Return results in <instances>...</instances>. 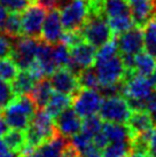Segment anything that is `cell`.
I'll return each instance as SVG.
<instances>
[{
	"mask_svg": "<svg viewBox=\"0 0 156 157\" xmlns=\"http://www.w3.org/2000/svg\"><path fill=\"white\" fill-rule=\"evenodd\" d=\"M47 15V9L33 0L21 15L22 33L25 37L39 38L41 35V29Z\"/></svg>",
	"mask_w": 156,
	"mask_h": 157,
	"instance_id": "ba28073f",
	"label": "cell"
},
{
	"mask_svg": "<svg viewBox=\"0 0 156 157\" xmlns=\"http://www.w3.org/2000/svg\"><path fill=\"white\" fill-rule=\"evenodd\" d=\"M103 14H90L86 23L82 28V35L85 41L94 47H101L111 40L113 32Z\"/></svg>",
	"mask_w": 156,
	"mask_h": 157,
	"instance_id": "3957f363",
	"label": "cell"
},
{
	"mask_svg": "<svg viewBox=\"0 0 156 157\" xmlns=\"http://www.w3.org/2000/svg\"><path fill=\"white\" fill-rule=\"evenodd\" d=\"M20 72L18 67L10 56L0 59V79L12 83Z\"/></svg>",
	"mask_w": 156,
	"mask_h": 157,
	"instance_id": "1f68e13d",
	"label": "cell"
},
{
	"mask_svg": "<svg viewBox=\"0 0 156 157\" xmlns=\"http://www.w3.org/2000/svg\"><path fill=\"white\" fill-rule=\"evenodd\" d=\"M116 44L121 55H135L145 48L143 30L135 25L132 29L117 36Z\"/></svg>",
	"mask_w": 156,
	"mask_h": 157,
	"instance_id": "7c38bea8",
	"label": "cell"
},
{
	"mask_svg": "<svg viewBox=\"0 0 156 157\" xmlns=\"http://www.w3.org/2000/svg\"><path fill=\"white\" fill-rule=\"evenodd\" d=\"M102 126H103V123L101 117L98 115H93L83 119L82 131L90 134L91 136H94L102 131Z\"/></svg>",
	"mask_w": 156,
	"mask_h": 157,
	"instance_id": "e575fe53",
	"label": "cell"
},
{
	"mask_svg": "<svg viewBox=\"0 0 156 157\" xmlns=\"http://www.w3.org/2000/svg\"><path fill=\"white\" fill-rule=\"evenodd\" d=\"M63 29L64 28L61 21V14L59 9H49L44 21L40 39L51 45L57 44L60 43L61 37L63 35Z\"/></svg>",
	"mask_w": 156,
	"mask_h": 157,
	"instance_id": "5bb4252c",
	"label": "cell"
},
{
	"mask_svg": "<svg viewBox=\"0 0 156 157\" xmlns=\"http://www.w3.org/2000/svg\"><path fill=\"white\" fill-rule=\"evenodd\" d=\"M132 153L131 140L119 141V142H109V144L102 150V157H130Z\"/></svg>",
	"mask_w": 156,
	"mask_h": 157,
	"instance_id": "4316f807",
	"label": "cell"
},
{
	"mask_svg": "<svg viewBox=\"0 0 156 157\" xmlns=\"http://www.w3.org/2000/svg\"><path fill=\"white\" fill-rule=\"evenodd\" d=\"M83 157H102L101 156V153H100V150L99 149H92L91 151H88L87 154H85Z\"/></svg>",
	"mask_w": 156,
	"mask_h": 157,
	"instance_id": "f6af8a7d",
	"label": "cell"
},
{
	"mask_svg": "<svg viewBox=\"0 0 156 157\" xmlns=\"http://www.w3.org/2000/svg\"><path fill=\"white\" fill-rule=\"evenodd\" d=\"M57 134L54 118L49 116L45 109H39L31 118L30 125L25 130L26 144L36 150Z\"/></svg>",
	"mask_w": 156,
	"mask_h": 157,
	"instance_id": "7a4b0ae2",
	"label": "cell"
},
{
	"mask_svg": "<svg viewBox=\"0 0 156 157\" xmlns=\"http://www.w3.org/2000/svg\"><path fill=\"white\" fill-rule=\"evenodd\" d=\"M13 48V43L9 40V37L0 31V59L10 55Z\"/></svg>",
	"mask_w": 156,
	"mask_h": 157,
	"instance_id": "f35d334b",
	"label": "cell"
},
{
	"mask_svg": "<svg viewBox=\"0 0 156 157\" xmlns=\"http://www.w3.org/2000/svg\"><path fill=\"white\" fill-rule=\"evenodd\" d=\"M148 151L152 157H156V128H153L150 131V134H149Z\"/></svg>",
	"mask_w": 156,
	"mask_h": 157,
	"instance_id": "60d3db41",
	"label": "cell"
},
{
	"mask_svg": "<svg viewBox=\"0 0 156 157\" xmlns=\"http://www.w3.org/2000/svg\"><path fill=\"white\" fill-rule=\"evenodd\" d=\"M52 56L57 69L68 68L70 61H71L70 47L63 43H61V41L57 43L52 47Z\"/></svg>",
	"mask_w": 156,
	"mask_h": 157,
	"instance_id": "f546056e",
	"label": "cell"
},
{
	"mask_svg": "<svg viewBox=\"0 0 156 157\" xmlns=\"http://www.w3.org/2000/svg\"><path fill=\"white\" fill-rule=\"evenodd\" d=\"M2 139H4V142L7 146V148L14 151V153H18V155L26 146L25 131L9 128V131L2 136Z\"/></svg>",
	"mask_w": 156,
	"mask_h": 157,
	"instance_id": "484cf974",
	"label": "cell"
},
{
	"mask_svg": "<svg viewBox=\"0 0 156 157\" xmlns=\"http://www.w3.org/2000/svg\"><path fill=\"white\" fill-rule=\"evenodd\" d=\"M90 13L88 0H70L60 12L63 28L67 31H80Z\"/></svg>",
	"mask_w": 156,
	"mask_h": 157,
	"instance_id": "277c9868",
	"label": "cell"
},
{
	"mask_svg": "<svg viewBox=\"0 0 156 157\" xmlns=\"http://www.w3.org/2000/svg\"><path fill=\"white\" fill-rule=\"evenodd\" d=\"M57 133L65 138H72L82 131L83 118L75 111L74 108H67L54 118Z\"/></svg>",
	"mask_w": 156,
	"mask_h": 157,
	"instance_id": "9a60e30c",
	"label": "cell"
},
{
	"mask_svg": "<svg viewBox=\"0 0 156 157\" xmlns=\"http://www.w3.org/2000/svg\"><path fill=\"white\" fill-rule=\"evenodd\" d=\"M103 96L98 90L83 88L72 96V108L84 119L99 113Z\"/></svg>",
	"mask_w": 156,
	"mask_h": 157,
	"instance_id": "9c48e42d",
	"label": "cell"
},
{
	"mask_svg": "<svg viewBox=\"0 0 156 157\" xmlns=\"http://www.w3.org/2000/svg\"><path fill=\"white\" fill-rule=\"evenodd\" d=\"M78 84L80 88H86V90H99L101 84H100L99 77L96 74V68H87L82 70L77 75Z\"/></svg>",
	"mask_w": 156,
	"mask_h": 157,
	"instance_id": "f1b7e54d",
	"label": "cell"
},
{
	"mask_svg": "<svg viewBox=\"0 0 156 157\" xmlns=\"http://www.w3.org/2000/svg\"><path fill=\"white\" fill-rule=\"evenodd\" d=\"M129 4L135 25L142 28L154 16L155 13L154 0H129Z\"/></svg>",
	"mask_w": 156,
	"mask_h": 157,
	"instance_id": "2e32d148",
	"label": "cell"
},
{
	"mask_svg": "<svg viewBox=\"0 0 156 157\" xmlns=\"http://www.w3.org/2000/svg\"><path fill=\"white\" fill-rule=\"evenodd\" d=\"M38 4H40L44 8H46L47 10L53 8H57V5L60 0H36Z\"/></svg>",
	"mask_w": 156,
	"mask_h": 157,
	"instance_id": "b9f144b4",
	"label": "cell"
},
{
	"mask_svg": "<svg viewBox=\"0 0 156 157\" xmlns=\"http://www.w3.org/2000/svg\"><path fill=\"white\" fill-rule=\"evenodd\" d=\"M102 132L107 136L109 142H119V141H129L131 140V133L127 125L119 123H103Z\"/></svg>",
	"mask_w": 156,
	"mask_h": 157,
	"instance_id": "cb8c5ba5",
	"label": "cell"
},
{
	"mask_svg": "<svg viewBox=\"0 0 156 157\" xmlns=\"http://www.w3.org/2000/svg\"><path fill=\"white\" fill-rule=\"evenodd\" d=\"M150 115V118H152V123H153V127L156 128V109H154L153 111L149 113Z\"/></svg>",
	"mask_w": 156,
	"mask_h": 157,
	"instance_id": "7dc6e473",
	"label": "cell"
},
{
	"mask_svg": "<svg viewBox=\"0 0 156 157\" xmlns=\"http://www.w3.org/2000/svg\"><path fill=\"white\" fill-rule=\"evenodd\" d=\"M131 113L132 110L127 103V100L121 95L103 98L99 110V116L102 121L119 124H126Z\"/></svg>",
	"mask_w": 156,
	"mask_h": 157,
	"instance_id": "5b68a950",
	"label": "cell"
},
{
	"mask_svg": "<svg viewBox=\"0 0 156 157\" xmlns=\"http://www.w3.org/2000/svg\"><path fill=\"white\" fill-rule=\"evenodd\" d=\"M152 79H153V82L155 83V85H156V69H155V72H154V75L152 76Z\"/></svg>",
	"mask_w": 156,
	"mask_h": 157,
	"instance_id": "681fc988",
	"label": "cell"
},
{
	"mask_svg": "<svg viewBox=\"0 0 156 157\" xmlns=\"http://www.w3.org/2000/svg\"><path fill=\"white\" fill-rule=\"evenodd\" d=\"M118 47H117L116 40H110L107 44H104L103 46L99 47V51L96 52V60L98 61H106V60H109L111 57L118 55Z\"/></svg>",
	"mask_w": 156,
	"mask_h": 157,
	"instance_id": "d590c367",
	"label": "cell"
},
{
	"mask_svg": "<svg viewBox=\"0 0 156 157\" xmlns=\"http://www.w3.org/2000/svg\"><path fill=\"white\" fill-rule=\"evenodd\" d=\"M36 109L37 105L30 95H16L5 107L2 118L9 128L25 131L37 111Z\"/></svg>",
	"mask_w": 156,
	"mask_h": 157,
	"instance_id": "6da1fadb",
	"label": "cell"
},
{
	"mask_svg": "<svg viewBox=\"0 0 156 157\" xmlns=\"http://www.w3.org/2000/svg\"><path fill=\"white\" fill-rule=\"evenodd\" d=\"M23 157H36L35 154H32V155H28V156H23Z\"/></svg>",
	"mask_w": 156,
	"mask_h": 157,
	"instance_id": "f907efd6",
	"label": "cell"
},
{
	"mask_svg": "<svg viewBox=\"0 0 156 157\" xmlns=\"http://www.w3.org/2000/svg\"><path fill=\"white\" fill-rule=\"evenodd\" d=\"M0 157H18V153H14L12 150H6V151H1Z\"/></svg>",
	"mask_w": 156,
	"mask_h": 157,
	"instance_id": "bcb514c9",
	"label": "cell"
},
{
	"mask_svg": "<svg viewBox=\"0 0 156 157\" xmlns=\"http://www.w3.org/2000/svg\"><path fill=\"white\" fill-rule=\"evenodd\" d=\"M130 157H152L149 154H146V155H139V154H132Z\"/></svg>",
	"mask_w": 156,
	"mask_h": 157,
	"instance_id": "c3c4849f",
	"label": "cell"
},
{
	"mask_svg": "<svg viewBox=\"0 0 156 157\" xmlns=\"http://www.w3.org/2000/svg\"><path fill=\"white\" fill-rule=\"evenodd\" d=\"M145 49L150 55L156 57V16L154 15L143 26Z\"/></svg>",
	"mask_w": 156,
	"mask_h": 157,
	"instance_id": "83f0119b",
	"label": "cell"
},
{
	"mask_svg": "<svg viewBox=\"0 0 156 157\" xmlns=\"http://www.w3.org/2000/svg\"><path fill=\"white\" fill-rule=\"evenodd\" d=\"M93 144H94L96 149L103 150V149L109 144V140L107 139V136L104 135L103 132L101 131L100 133H98L96 135L93 136Z\"/></svg>",
	"mask_w": 156,
	"mask_h": 157,
	"instance_id": "ab89813d",
	"label": "cell"
},
{
	"mask_svg": "<svg viewBox=\"0 0 156 157\" xmlns=\"http://www.w3.org/2000/svg\"><path fill=\"white\" fill-rule=\"evenodd\" d=\"M36 62L41 68L45 76H51L57 70V67H55L54 61H53L51 44H47L46 41L40 39L38 49H37V54H36Z\"/></svg>",
	"mask_w": 156,
	"mask_h": 157,
	"instance_id": "d6986e66",
	"label": "cell"
},
{
	"mask_svg": "<svg viewBox=\"0 0 156 157\" xmlns=\"http://www.w3.org/2000/svg\"><path fill=\"white\" fill-rule=\"evenodd\" d=\"M69 140L60 133H57L52 139L43 144L36 149V157H63L64 149L69 144Z\"/></svg>",
	"mask_w": 156,
	"mask_h": 157,
	"instance_id": "e0dca14e",
	"label": "cell"
},
{
	"mask_svg": "<svg viewBox=\"0 0 156 157\" xmlns=\"http://www.w3.org/2000/svg\"><path fill=\"white\" fill-rule=\"evenodd\" d=\"M131 133V139L137 135L143 134L153 128L152 118L148 111H132L129 121L126 123Z\"/></svg>",
	"mask_w": 156,
	"mask_h": 157,
	"instance_id": "ac0fdd59",
	"label": "cell"
},
{
	"mask_svg": "<svg viewBox=\"0 0 156 157\" xmlns=\"http://www.w3.org/2000/svg\"><path fill=\"white\" fill-rule=\"evenodd\" d=\"M108 25L114 36H119L129 31L135 26V22L132 16H121V17L115 18H107Z\"/></svg>",
	"mask_w": 156,
	"mask_h": 157,
	"instance_id": "836d02e7",
	"label": "cell"
},
{
	"mask_svg": "<svg viewBox=\"0 0 156 157\" xmlns=\"http://www.w3.org/2000/svg\"><path fill=\"white\" fill-rule=\"evenodd\" d=\"M70 61L68 69L78 75L82 70L91 68L96 60V47L87 41H83L70 48Z\"/></svg>",
	"mask_w": 156,
	"mask_h": 157,
	"instance_id": "8fae6325",
	"label": "cell"
},
{
	"mask_svg": "<svg viewBox=\"0 0 156 157\" xmlns=\"http://www.w3.org/2000/svg\"><path fill=\"white\" fill-rule=\"evenodd\" d=\"M71 144L78 150V153L82 155V157L88 151H91L92 149L96 148V146L93 144V136L83 131L71 138Z\"/></svg>",
	"mask_w": 156,
	"mask_h": 157,
	"instance_id": "d6a6232c",
	"label": "cell"
},
{
	"mask_svg": "<svg viewBox=\"0 0 156 157\" xmlns=\"http://www.w3.org/2000/svg\"><path fill=\"white\" fill-rule=\"evenodd\" d=\"M36 84L37 80L28 70H21L10 85L15 95H30Z\"/></svg>",
	"mask_w": 156,
	"mask_h": 157,
	"instance_id": "603a6c76",
	"label": "cell"
},
{
	"mask_svg": "<svg viewBox=\"0 0 156 157\" xmlns=\"http://www.w3.org/2000/svg\"><path fill=\"white\" fill-rule=\"evenodd\" d=\"M8 131H9V126L7 125V123L5 122L4 118L0 117V138H2Z\"/></svg>",
	"mask_w": 156,
	"mask_h": 157,
	"instance_id": "ee69618b",
	"label": "cell"
},
{
	"mask_svg": "<svg viewBox=\"0 0 156 157\" xmlns=\"http://www.w3.org/2000/svg\"><path fill=\"white\" fill-rule=\"evenodd\" d=\"M39 41V38L24 36L16 38L13 43V48L9 56L13 59L20 70H28L36 61Z\"/></svg>",
	"mask_w": 156,
	"mask_h": 157,
	"instance_id": "8992f818",
	"label": "cell"
},
{
	"mask_svg": "<svg viewBox=\"0 0 156 157\" xmlns=\"http://www.w3.org/2000/svg\"><path fill=\"white\" fill-rule=\"evenodd\" d=\"M155 90V83L152 77L131 74L125 78L124 98L126 100L145 101Z\"/></svg>",
	"mask_w": 156,
	"mask_h": 157,
	"instance_id": "30bf717a",
	"label": "cell"
},
{
	"mask_svg": "<svg viewBox=\"0 0 156 157\" xmlns=\"http://www.w3.org/2000/svg\"><path fill=\"white\" fill-rule=\"evenodd\" d=\"M54 92L55 91L53 90L52 85L49 83V79L43 78L37 82L36 86L30 93V96L38 109H45V107L47 105L48 101Z\"/></svg>",
	"mask_w": 156,
	"mask_h": 157,
	"instance_id": "ffe728a7",
	"label": "cell"
},
{
	"mask_svg": "<svg viewBox=\"0 0 156 157\" xmlns=\"http://www.w3.org/2000/svg\"><path fill=\"white\" fill-rule=\"evenodd\" d=\"M15 96L16 95L14 94L10 83H7L2 79H0V105L5 108Z\"/></svg>",
	"mask_w": 156,
	"mask_h": 157,
	"instance_id": "8d00e7d4",
	"label": "cell"
},
{
	"mask_svg": "<svg viewBox=\"0 0 156 157\" xmlns=\"http://www.w3.org/2000/svg\"><path fill=\"white\" fill-rule=\"evenodd\" d=\"M49 83L55 92L70 96L75 95L80 90L77 75L74 74L68 68H60L55 70L49 76Z\"/></svg>",
	"mask_w": 156,
	"mask_h": 157,
	"instance_id": "4fadbf2b",
	"label": "cell"
},
{
	"mask_svg": "<svg viewBox=\"0 0 156 157\" xmlns=\"http://www.w3.org/2000/svg\"><path fill=\"white\" fill-rule=\"evenodd\" d=\"M101 9L107 18H115L131 15L129 0H102Z\"/></svg>",
	"mask_w": 156,
	"mask_h": 157,
	"instance_id": "44dd1931",
	"label": "cell"
},
{
	"mask_svg": "<svg viewBox=\"0 0 156 157\" xmlns=\"http://www.w3.org/2000/svg\"><path fill=\"white\" fill-rule=\"evenodd\" d=\"M5 35H7L12 39H16L23 36L22 33V20L20 13H10L5 23L4 30Z\"/></svg>",
	"mask_w": 156,
	"mask_h": 157,
	"instance_id": "4dcf8cb0",
	"label": "cell"
},
{
	"mask_svg": "<svg viewBox=\"0 0 156 157\" xmlns=\"http://www.w3.org/2000/svg\"><path fill=\"white\" fill-rule=\"evenodd\" d=\"M156 69L155 57L150 55L147 51L138 53L135 55L133 72L145 77H152Z\"/></svg>",
	"mask_w": 156,
	"mask_h": 157,
	"instance_id": "7402d4cb",
	"label": "cell"
},
{
	"mask_svg": "<svg viewBox=\"0 0 156 157\" xmlns=\"http://www.w3.org/2000/svg\"><path fill=\"white\" fill-rule=\"evenodd\" d=\"M61 43L69 46L70 48L76 46V45L80 44L83 41H85L84 37L82 35V31H67L63 32V35L61 37Z\"/></svg>",
	"mask_w": 156,
	"mask_h": 157,
	"instance_id": "74e56055",
	"label": "cell"
},
{
	"mask_svg": "<svg viewBox=\"0 0 156 157\" xmlns=\"http://www.w3.org/2000/svg\"><path fill=\"white\" fill-rule=\"evenodd\" d=\"M0 113H1V105H0Z\"/></svg>",
	"mask_w": 156,
	"mask_h": 157,
	"instance_id": "816d5d0a",
	"label": "cell"
},
{
	"mask_svg": "<svg viewBox=\"0 0 156 157\" xmlns=\"http://www.w3.org/2000/svg\"><path fill=\"white\" fill-rule=\"evenodd\" d=\"M94 66L101 86L125 80L127 76L123 59L119 55H116L106 61H98L94 63Z\"/></svg>",
	"mask_w": 156,
	"mask_h": 157,
	"instance_id": "52a82bcc",
	"label": "cell"
},
{
	"mask_svg": "<svg viewBox=\"0 0 156 157\" xmlns=\"http://www.w3.org/2000/svg\"><path fill=\"white\" fill-rule=\"evenodd\" d=\"M71 103H72V96L63 94V93H59V92H54L49 101H48L47 105L45 107V110L49 116L55 118L63 110L69 108V105Z\"/></svg>",
	"mask_w": 156,
	"mask_h": 157,
	"instance_id": "d4e9b609",
	"label": "cell"
},
{
	"mask_svg": "<svg viewBox=\"0 0 156 157\" xmlns=\"http://www.w3.org/2000/svg\"><path fill=\"white\" fill-rule=\"evenodd\" d=\"M8 17V10L5 8L2 5H0V31L4 30L5 23Z\"/></svg>",
	"mask_w": 156,
	"mask_h": 157,
	"instance_id": "7bdbcfd3",
	"label": "cell"
}]
</instances>
